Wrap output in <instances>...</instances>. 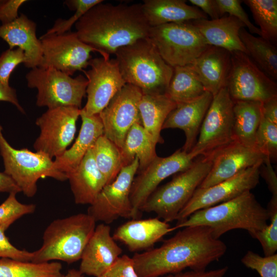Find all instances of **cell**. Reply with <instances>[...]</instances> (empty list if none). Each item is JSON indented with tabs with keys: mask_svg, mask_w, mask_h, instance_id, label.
I'll return each instance as SVG.
<instances>
[{
	"mask_svg": "<svg viewBox=\"0 0 277 277\" xmlns=\"http://www.w3.org/2000/svg\"><path fill=\"white\" fill-rule=\"evenodd\" d=\"M7 102L14 105L22 113H25L23 108L19 103L15 89L0 83V102Z\"/></svg>",
	"mask_w": 277,
	"mask_h": 277,
	"instance_id": "cell-50",
	"label": "cell"
},
{
	"mask_svg": "<svg viewBox=\"0 0 277 277\" xmlns=\"http://www.w3.org/2000/svg\"><path fill=\"white\" fill-rule=\"evenodd\" d=\"M189 2L200 9L211 19H216L221 17L216 0H189Z\"/></svg>",
	"mask_w": 277,
	"mask_h": 277,
	"instance_id": "cell-49",
	"label": "cell"
},
{
	"mask_svg": "<svg viewBox=\"0 0 277 277\" xmlns=\"http://www.w3.org/2000/svg\"><path fill=\"white\" fill-rule=\"evenodd\" d=\"M148 38L173 68L191 64L209 46L191 21L150 27Z\"/></svg>",
	"mask_w": 277,
	"mask_h": 277,
	"instance_id": "cell-9",
	"label": "cell"
},
{
	"mask_svg": "<svg viewBox=\"0 0 277 277\" xmlns=\"http://www.w3.org/2000/svg\"><path fill=\"white\" fill-rule=\"evenodd\" d=\"M121 75L126 84L143 94H165L173 68L162 57L148 37L118 48L115 52Z\"/></svg>",
	"mask_w": 277,
	"mask_h": 277,
	"instance_id": "cell-4",
	"label": "cell"
},
{
	"mask_svg": "<svg viewBox=\"0 0 277 277\" xmlns=\"http://www.w3.org/2000/svg\"><path fill=\"white\" fill-rule=\"evenodd\" d=\"M43 49L40 67L51 68L70 76L89 66L91 52L95 49L83 42L75 32L42 35Z\"/></svg>",
	"mask_w": 277,
	"mask_h": 277,
	"instance_id": "cell-14",
	"label": "cell"
},
{
	"mask_svg": "<svg viewBox=\"0 0 277 277\" xmlns=\"http://www.w3.org/2000/svg\"><path fill=\"white\" fill-rule=\"evenodd\" d=\"M269 214L250 191L229 201L199 210L187 219L176 223L174 230L189 226L209 228L214 238L237 229L248 231L251 235L268 225Z\"/></svg>",
	"mask_w": 277,
	"mask_h": 277,
	"instance_id": "cell-3",
	"label": "cell"
},
{
	"mask_svg": "<svg viewBox=\"0 0 277 277\" xmlns=\"http://www.w3.org/2000/svg\"><path fill=\"white\" fill-rule=\"evenodd\" d=\"M197 156L193 152L179 149L164 157L157 156L134 177L130 190L132 219L139 217L144 204L159 184L169 176L188 169Z\"/></svg>",
	"mask_w": 277,
	"mask_h": 277,
	"instance_id": "cell-15",
	"label": "cell"
},
{
	"mask_svg": "<svg viewBox=\"0 0 277 277\" xmlns=\"http://www.w3.org/2000/svg\"><path fill=\"white\" fill-rule=\"evenodd\" d=\"M212 165L198 188H208L229 179L240 172L263 163L267 158L254 148L233 141L211 156Z\"/></svg>",
	"mask_w": 277,
	"mask_h": 277,
	"instance_id": "cell-19",
	"label": "cell"
},
{
	"mask_svg": "<svg viewBox=\"0 0 277 277\" xmlns=\"http://www.w3.org/2000/svg\"><path fill=\"white\" fill-rule=\"evenodd\" d=\"M240 37L247 54L273 80L277 79L276 45L260 36H255L245 28L240 31Z\"/></svg>",
	"mask_w": 277,
	"mask_h": 277,
	"instance_id": "cell-33",
	"label": "cell"
},
{
	"mask_svg": "<svg viewBox=\"0 0 277 277\" xmlns=\"http://www.w3.org/2000/svg\"><path fill=\"white\" fill-rule=\"evenodd\" d=\"M156 144L139 123L129 130L122 147L120 149L122 167L130 164L136 156L139 162L137 172L145 169L157 156Z\"/></svg>",
	"mask_w": 277,
	"mask_h": 277,
	"instance_id": "cell-31",
	"label": "cell"
},
{
	"mask_svg": "<svg viewBox=\"0 0 277 277\" xmlns=\"http://www.w3.org/2000/svg\"><path fill=\"white\" fill-rule=\"evenodd\" d=\"M26 56L20 48L8 49L0 56V83L10 86L9 78L15 68L19 64H25Z\"/></svg>",
	"mask_w": 277,
	"mask_h": 277,
	"instance_id": "cell-42",
	"label": "cell"
},
{
	"mask_svg": "<svg viewBox=\"0 0 277 277\" xmlns=\"http://www.w3.org/2000/svg\"><path fill=\"white\" fill-rule=\"evenodd\" d=\"M263 163L257 164L212 186L197 188L178 214L177 223L185 220L199 210L229 201L251 191L259 183L260 167Z\"/></svg>",
	"mask_w": 277,
	"mask_h": 277,
	"instance_id": "cell-17",
	"label": "cell"
},
{
	"mask_svg": "<svg viewBox=\"0 0 277 277\" xmlns=\"http://www.w3.org/2000/svg\"><path fill=\"white\" fill-rule=\"evenodd\" d=\"M267 209L270 224L251 236L260 242L264 256H270L275 254L277 250V202L269 201Z\"/></svg>",
	"mask_w": 277,
	"mask_h": 277,
	"instance_id": "cell-40",
	"label": "cell"
},
{
	"mask_svg": "<svg viewBox=\"0 0 277 277\" xmlns=\"http://www.w3.org/2000/svg\"><path fill=\"white\" fill-rule=\"evenodd\" d=\"M233 103V141L254 148L256 133L262 116V103L252 101Z\"/></svg>",
	"mask_w": 277,
	"mask_h": 277,
	"instance_id": "cell-30",
	"label": "cell"
},
{
	"mask_svg": "<svg viewBox=\"0 0 277 277\" xmlns=\"http://www.w3.org/2000/svg\"><path fill=\"white\" fill-rule=\"evenodd\" d=\"M99 277H138L132 258L120 256L115 263Z\"/></svg>",
	"mask_w": 277,
	"mask_h": 277,
	"instance_id": "cell-44",
	"label": "cell"
},
{
	"mask_svg": "<svg viewBox=\"0 0 277 277\" xmlns=\"http://www.w3.org/2000/svg\"><path fill=\"white\" fill-rule=\"evenodd\" d=\"M27 86L37 90L36 104L53 109L72 106L81 109L86 94L88 81L79 75L75 77L51 68L36 67L26 75Z\"/></svg>",
	"mask_w": 277,
	"mask_h": 277,
	"instance_id": "cell-8",
	"label": "cell"
},
{
	"mask_svg": "<svg viewBox=\"0 0 277 277\" xmlns=\"http://www.w3.org/2000/svg\"><path fill=\"white\" fill-rule=\"evenodd\" d=\"M92 150L98 169L107 184H110L123 167L119 148L103 134L96 141Z\"/></svg>",
	"mask_w": 277,
	"mask_h": 277,
	"instance_id": "cell-35",
	"label": "cell"
},
{
	"mask_svg": "<svg viewBox=\"0 0 277 277\" xmlns=\"http://www.w3.org/2000/svg\"><path fill=\"white\" fill-rule=\"evenodd\" d=\"M74 25L78 38L105 57L148 37L150 28L141 4L115 5L103 2L89 9Z\"/></svg>",
	"mask_w": 277,
	"mask_h": 277,
	"instance_id": "cell-2",
	"label": "cell"
},
{
	"mask_svg": "<svg viewBox=\"0 0 277 277\" xmlns=\"http://www.w3.org/2000/svg\"><path fill=\"white\" fill-rule=\"evenodd\" d=\"M260 175L265 180L272 198H277V176L271 161L266 158L260 167Z\"/></svg>",
	"mask_w": 277,
	"mask_h": 277,
	"instance_id": "cell-47",
	"label": "cell"
},
{
	"mask_svg": "<svg viewBox=\"0 0 277 277\" xmlns=\"http://www.w3.org/2000/svg\"><path fill=\"white\" fill-rule=\"evenodd\" d=\"M16 193H10L8 197L0 205V228L7 230L17 220L24 215L34 212L36 206L33 204H23L16 199Z\"/></svg>",
	"mask_w": 277,
	"mask_h": 277,
	"instance_id": "cell-39",
	"label": "cell"
},
{
	"mask_svg": "<svg viewBox=\"0 0 277 277\" xmlns=\"http://www.w3.org/2000/svg\"><path fill=\"white\" fill-rule=\"evenodd\" d=\"M26 0H1L0 21L2 25L9 24L18 17V10Z\"/></svg>",
	"mask_w": 277,
	"mask_h": 277,
	"instance_id": "cell-46",
	"label": "cell"
},
{
	"mask_svg": "<svg viewBox=\"0 0 277 277\" xmlns=\"http://www.w3.org/2000/svg\"><path fill=\"white\" fill-rule=\"evenodd\" d=\"M0 192L17 194L21 192V190L10 176L0 172Z\"/></svg>",
	"mask_w": 277,
	"mask_h": 277,
	"instance_id": "cell-52",
	"label": "cell"
},
{
	"mask_svg": "<svg viewBox=\"0 0 277 277\" xmlns=\"http://www.w3.org/2000/svg\"><path fill=\"white\" fill-rule=\"evenodd\" d=\"M206 90L189 65L173 67L166 94L176 104L193 101Z\"/></svg>",
	"mask_w": 277,
	"mask_h": 277,
	"instance_id": "cell-32",
	"label": "cell"
},
{
	"mask_svg": "<svg viewBox=\"0 0 277 277\" xmlns=\"http://www.w3.org/2000/svg\"><path fill=\"white\" fill-rule=\"evenodd\" d=\"M243 2L249 8L254 20L259 26L260 36L276 45L277 1L245 0Z\"/></svg>",
	"mask_w": 277,
	"mask_h": 277,
	"instance_id": "cell-36",
	"label": "cell"
},
{
	"mask_svg": "<svg viewBox=\"0 0 277 277\" xmlns=\"http://www.w3.org/2000/svg\"><path fill=\"white\" fill-rule=\"evenodd\" d=\"M228 270V267L225 266L219 269L207 271L191 270L169 274L160 277H224Z\"/></svg>",
	"mask_w": 277,
	"mask_h": 277,
	"instance_id": "cell-48",
	"label": "cell"
},
{
	"mask_svg": "<svg viewBox=\"0 0 277 277\" xmlns=\"http://www.w3.org/2000/svg\"><path fill=\"white\" fill-rule=\"evenodd\" d=\"M212 165L211 157L198 156L188 169L156 189L144 204L141 211L154 212L158 218L167 223L176 220L208 174Z\"/></svg>",
	"mask_w": 277,
	"mask_h": 277,
	"instance_id": "cell-6",
	"label": "cell"
},
{
	"mask_svg": "<svg viewBox=\"0 0 277 277\" xmlns=\"http://www.w3.org/2000/svg\"><path fill=\"white\" fill-rule=\"evenodd\" d=\"M231 64L230 52L220 47L209 46L189 65L206 91L214 96L226 87Z\"/></svg>",
	"mask_w": 277,
	"mask_h": 277,
	"instance_id": "cell-23",
	"label": "cell"
},
{
	"mask_svg": "<svg viewBox=\"0 0 277 277\" xmlns=\"http://www.w3.org/2000/svg\"><path fill=\"white\" fill-rule=\"evenodd\" d=\"M62 265L57 262L35 263L0 259V277H61Z\"/></svg>",
	"mask_w": 277,
	"mask_h": 277,
	"instance_id": "cell-34",
	"label": "cell"
},
{
	"mask_svg": "<svg viewBox=\"0 0 277 277\" xmlns=\"http://www.w3.org/2000/svg\"><path fill=\"white\" fill-rule=\"evenodd\" d=\"M81 109L72 106L48 110L38 117L35 124L41 129L33 148L52 159L62 155L73 141L76 124Z\"/></svg>",
	"mask_w": 277,
	"mask_h": 277,
	"instance_id": "cell-13",
	"label": "cell"
},
{
	"mask_svg": "<svg viewBox=\"0 0 277 277\" xmlns=\"http://www.w3.org/2000/svg\"><path fill=\"white\" fill-rule=\"evenodd\" d=\"M231 53V69L226 87L233 101L263 103L277 96V85L245 53Z\"/></svg>",
	"mask_w": 277,
	"mask_h": 277,
	"instance_id": "cell-11",
	"label": "cell"
},
{
	"mask_svg": "<svg viewBox=\"0 0 277 277\" xmlns=\"http://www.w3.org/2000/svg\"><path fill=\"white\" fill-rule=\"evenodd\" d=\"M81 128L75 142L53 161L56 169L66 174L74 170L97 138L104 134L103 125L98 114L89 115L81 109Z\"/></svg>",
	"mask_w": 277,
	"mask_h": 277,
	"instance_id": "cell-26",
	"label": "cell"
},
{
	"mask_svg": "<svg viewBox=\"0 0 277 277\" xmlns=\"http://www.w3.org/2000/svg\"><path fill=\"white\" fill-rule=\"evenodd\" d=\"M233 104L226 87L213 96L202 122L199 138L191 152L197 156L211 157L233 141Z\"/></svg>",
	"mask_w": 277,
	"mask_h": 277,
	"instance_id": "cell-10",
	"label": "cell"
},
{
	"mask_svg": "<svg viewBox=\"0 0 277 277\" xmlns=\"http://www.w3.org/2000/svg\"><path fill=\"white\" fill-rule=\"evenodd\" d=\"M176 106L166 94H143L138 104L142 125L156 145L163 143V125Z\"/></svg>",
	"mask_w": 277,
	"mask_h": 277,
	"instance_id": "cell-29",
	"label": "cell"
},
{
	"mask_svg": "<svg viewBox=\"0 0 277 277\" xmlns=\"http://www.w3.org/2000/svg\"><path fill=\"white\" fill-rule=\"evenodd\" d=\"M0 153L4 164V172L27 197H33L36 194L39 179L49 177L60 181L67 180L66 174L56 169L52 159L44 153L12 147L4 136L1 125Z\"/></svg>",
	"mask_w": 277,
	"mask_h": 277,
	"instance_id": "cell-7",
	"label": "cell"
},
{
	"mask_svg": "<svg viewBox=\"0 0 277 277\" xmlns=\"http://www.w3.org/2000/svg\"><path fill=\"white\" fill-rule=\"evenodd\" d=\"M208 46L224 49L230 52L247 53L240 37V31L245 25L236 18L228 15L216 19L191 21Z\"/></svg>",
	"mask_w": 277,
	"mask_h": 277,
	"instance_id": "cell-25",
	"label": "cell"
},
{
	"mask_svg": "<svg viewBox=\"0 0 277 277\" xmlns=\"http://www.w3.org/2000/svg\"><path fill=\"white\" fill-rule=\"evenodd\" d=\"M66 175L76 204L91 205L107 184L96 166L92 147L78 166Z\"/></svg>",
	"mask_w": 277,
	"mask_h": 277,
	"instance_id": "cell-27",
	"label": "cell"
},
{
	"mask_svg": "<svg viewBox=\"0 0 277 277\" xmlns=\"http://www.w3.org/2000/svg\"><path fill=\"white\" fill-rule=\"evenodd\" d=\"M141 4L150 27L208 19L200 9L187 4L184 0H144Z\"/></svg>",
	"mask_w": 277,
	"mask_h": 277,
	"instance_id": "cell-28",
	"label": "cell"
},
{
	"mask_svg": "<svg viewBox=\"0 0 277 277\" xmlns=\"http://www.w3.org/2000/svg\"><path fill=\"white\" fill-rule=\"evenodd\" d=\"M83 276L84 275L79 270L71 269L69 270L65 274H63L61 277H83Z\"/></svg>",
	"mask_w": 277,
	"mask_h": 277,
	"instance_id": "cell-53",
	"label": "cell"
},
{
	"mask_svg": "<svg viewBox=\"0 0 277 277\" xmlns=\"http://www.w3.org/2000/svg\"><path fill=\"white\" fill-rule=\"evenodd\" d=\"M254 148L274 162L277 158V124L263 116L257 130Z\"/></svg>",
	"mask_w": 277,
	"mask_h": 277,
	"instance_id": "cell-37",
	"label": "cell"
},
{
	"mask_svg": "<svg viewBox=\"0 0 277 277\" xmlns=\"http://www.w3.org/2000/svg\"><path fill=\"white\" fill-rule=\"evenodd\" d=\"M262 116L277 124V96L262 103Z\"/></svg>",
	"mask_w": 277,
	"mask_h": 277,
	"instance_id": "cell-51",
	"label": "cell"
},
{
	"mask_svg": "<svg viewBox=\"0 0 277 277\" xmlns=\"http://www.w3.org/2000/svg\"><path fill=\"white\" fill-rule=\"evenodd\" d=\"M123 250L111 234V228L102 223L96 226L86 245L79 270L83 274L99 277L120 256Z\"/></svg>",
	"mask_w": 277,
	"mask_h": 277,
	"instance_id": "cell-20",
	"label": "cell"
},
{
	"mask_svg": "<svg viewBox=\"0 0 277 277\" xmlns=\"http://www.w3.org/2000/svg\"><path fill=\"white\" fill-rule=\"evenodd\" d=\"M0 2H1V0H0Z\"/></svg>",
	"mask_w": 277,
	"mask_h": 277,
	"instance_id": "cell-54",
	"label": "cell"
},
{
	"mask_svg": "<svg viewBox=\"0 0 277 277\" xmlns=\"http://www.w3.org/2000/svg\"><path fill=\"white\" fill-rule=\"evenodd\" d=\"M246 267L255 270L261 277H277V254L262 256L249 250L241 259Z\"/></svg>",
	"mask_w": 277,
	"mask_h": 277,
	"instance_id": "cell-41",
	"label": "cell"
},
{
	"mask_svg": "<svg viewBox=\"0 0 277 277\" xmlns=\"http://www.w3.org/2000/svg\"><path fill=\"white\" fill-rule=\"evenodd\" d=\"M96 222L87 213L53 220L44 230L42 244L33 252L31 262L61 261L71 264L79 261L93 233Z\"/></svg>",
	"mask_w": 277,
	"mask_h": 277,
	"instance_id": "cell-5",
	"label": "cell"
},
{
	"mask_svg": "<svg viewBox=\"0 0 277 277\" xmlns=\"http://www.w3.org/2000/svg\"><path fill=\"white\" fill-rule=\"evenodd\" d=\"M220 15L222 16L225 13H228L241 22H242L249 30L251 34H256L261 36L260 29L255 27L249 20V17L242 7L241 0H216Z\"/></svg>",
	"mask_w": 277,
	"mask_h": 277,
	"instance_id": "cell-43",
	"label": "cell"
},
{
	"mask_svg": "<svg viewBox=\"0 0 277 277\" xmlns=\"http://www.w3.org/2000/svg\"><path fill=\"white\" fill-rule=\"evenodd\" d=\"M142 94L139 88L126 84L98 114L104 135L119 149L130 128L135 123L142 125L138 104Z\"/></svg>",
	"mask_w": 277,
	"mask_h": 277,
	"instance_id": "cell-16",
	"label": "cell"
},
{
	"mask_svg": "<svg viewBox=\"0 0 277 277\" xmlns=\"http://www.w3.org/2000/svg\"><path fill=\"white\" fill-rule=\"evenodd\" d=\"M104 2L102 0H67L64 4L74 14L68 19L58 18L52 27L44 34H61L70 31L72 26L83 16L89 9L95 5Z\"/></svg>",
	"mask_w": 277,
	"mask_h": 277,
	"instance_id": "cell-38",
	"label": "cell"
},
{
	"mask_svg": "<svg viewBox=\"0 0 277 277\" xmlns=\"http://www.w3.org/2000/svg\"><path fill=\"white\" fill-rule=\"evenodd\" d=\"M5 232L4 230L0 228V259L9 258L21 261L31 262L33 252L15 247L6 236Z\"/></svg>",
	"mask_w": 277,
	"mask_h": 277,
	"instance_id": "cell-45",
	"label": "cell"
},
{
	"mask_svg": "<svg viewBox=\"0 0 277 277\" xmlns=\"http://www.w3.org/2000/svg\"><path fill=\"white\" fill-rule=\"evenodd\" d=\"M138 167L136 156L130 164L122 168L112 183L106 185L100 192L87 211L96 222L108 225L120 217L132 219L130 194Z\"/></svg>",
	"mask_w": 277,
	"mask_h": 277,
	"instance_id": "cell-12",
	"label": "cell"
},
{
	"mask_svg": "<svg viewBox=\"0 0 277 277\" xmlns=\"http://www.w3.org/2000/svg\"><path fill=\"white\" fill-rule=\"evenodd\" d=\"M36 32L35 23L23 13L14 21L0 25V37L8 44L9 49L17 47L24 52V65L30 69L39 67L43 59L42 43Z\"/></svg>",
	"mask_w": 277,
	"mask_h": 277,
	"instance_id": "cell-22",
	"label": "cell"
},
{
	"mask_svg": "<svg viewBox=\"0 0 277 277\" xmlns=\"http://www.w3.org/2000/svg\"><path fill=\"white\" fill-rule=\"evenodd\" d=\"M90 69L83 71L88 81L87 100L82 109L89 115L99 114L126 84L115 59L91 58Z\"/></svg>",
	"mask_w": 277,
	"mask_h": 277,
	"instance_id": "cell-18",
	"label": "cell"
},
{
	"mask_svg": "<svg viewBox=\"0 0 277 277\" xmlns=\"http://www.w3.org/2000/svg\"><path fill=\"white\" fill-rule=\"evenodd\" d=\"M159 247L132 257L138 277H160L191 270H206L226 252L227 246L203 226L183 228Z\"/></svg>",
	"mask_w": 277,
	"mask_h": 277,
	"instance_id": "cell-1",
	"label": "cell"
},
{
	"mask_svg": "<svg viewBox=\"0 0 277 277\" xmlns=\"http://www.w3.org/2000/svg\"><path fill=\"white\" fill-rule=\"evenodd\" d=\"M212 98L213 95L206 91L197 100L176 104L166 118L162 130L179 128L184 132L186 140L182 149L183 151L189 152L194 146Z\"/></svg>",
	"mask_w": 277,
	"mask_h": 277,
	"instance_id": "cell-21",
	"label": "cell"
},
{
	"mask_svg": "<svg viewBox=\"0 0 277 277\" xmlns=\"http://www.w3.org/2000/svg\"><path fill=\"white\" fill-rule=\"evenodd\" d=\"M174 230V227L158 217L132 219L120 226L112 236L125 244L131 252L151 248L164 236Z\"/></svg>",
	"mask_w": 277,
	"mask_h": 277,
	"instance_id": "cell-24",
	"label": "cell"
}]
</instances>
